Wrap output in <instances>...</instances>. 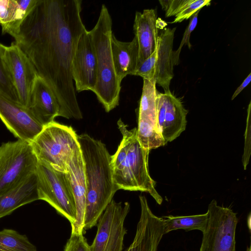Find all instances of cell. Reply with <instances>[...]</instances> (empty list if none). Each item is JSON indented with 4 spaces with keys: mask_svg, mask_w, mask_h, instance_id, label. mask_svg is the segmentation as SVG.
<instances>
[{
    "mask_svg": "<svg viewBox=\"0 0 251 251\" xmlns=\"http://www.w3.org/2000/svg\"><path fill=\"white\" fill-rule=\"evenodd\" d=\"M112 26L110 15L102 4L98 21L90 31L97 59V80L94 93L107 112L119 105L121 88L112 55Z\"/></svg>",
    "mask_w": 251,
    "mask_h": 251,
    "instance_id": "obj_4",
    "label": "cell"
},
{
    "mask_svg": "<svg viewBox=\"0 0 251 251\" xmlns=\"http://www.w3.org/2000/svg\"><path fill=\"white\" fill-rule=\"evenodd\" d=\"M141 215L132 243L125 251H157L164 235L163 218L154 215L144 196L140 195Z\"/></svg>",
    "mask_w": 251,
    "mask_h": 251,
    "instance_id": "obj_15",
    "label": "cell"
},
{
    "mask_svg": "<svg viewBox=\"0 0 251 251\" xmlns=\"http://www.w3.org/2000/svg\"><path fill=\"white\" fill-rule=\"evenodd\" d=\"M65 172L71 185L76 207V220L71 225V232L83 233L87 187L85 165L80 147L75 149L68 160Z\"/></svg>",
    "mask_w": 251,
    "mask_h": 251,
    "instance_id": "obj_16",
    "label": "cell"
},
{
    "mask_svg": "<svg viewBox=\"0 0 251 251\" xmlns=\"http://www.w3.org/2000/svg\"><path fill=\"white\" fill-rule=\"evenodd\" d=\"M2 45L0 43V92L19 103L16 92L2 56Z\"/></svg>",
    "mask_w": 251,
    "mask_h": 251,
    "instance_id": "obj_25",
    "label": "cell"
},
{
    "mask_svg": "<svg viewBox=\"0 0 251 251\" xmlns=\"http://www.w3.org/2000/svg\"><path fill=\"white\" fill-rule=\"evenodd\" d=\"M36 175L39 200L47 202L73 225L76 220L75 203L66 172L38 161Z\"/></svg>",
    "mask_w": 251,
    "mask_h": 251,
    "instance_id": "obj_6",
    "label": "cell"
},
{
    "mask_svg": "<svg viewBox=\"0 0 251 251\" xmlns=\"http://www.w3.org/2000/svg\"><path fill=\"white\" fill-rule=\"evenodd\" d=\"M111 48L114 69L120 82L127 75H133L139 56V46L136 37L129 42L118 40L113 34Z\"/></svg>",
    "mask_w": 251,
    "mask_h": 251,
    "instance_id": "obj_22",
    "label": "cell"
},
{
    "mask_svg": "<svg viewBox=\"0 0 251 251\" xmlns=\"http://www.w3.org/2000/svg\"><path fill=\"white\" fill-rule=\"evenodd\" d=\"M77 92H94L97 80V59L91 32L86 29L79 38L72 64Z\"/></svg>",
    "mask_w": 251,
    "mask_h": 251,
    "instance_id": "obj_13",
    "label": "cell"
},
{
    "mask_svg": "<svg viewBox=\"0 0 251 251\" xmlns=\"http://www.w3.org/2000/svg\"><path fill=\"white\" fill-rule=\"evenodd\" d=\"M85 171L87 193L84 230L97 225L118 190L113 179L111 155L101 141L87 134L78 135Z\"/></svg>",
    "mask_w": 251,
    "mask_h": 251,
    "instance_id": "obj_2",
    "label": "cell"
},
{
    "mask_svg": "<svg viewBox=\"0 0 251 251\" xmlns=\"http://www.w3.org/2000/svg\"><path fill=\"white\" fill-rule=\"evenodd\" d=\"M164 222V234L176 229H184L185 231L199 230L203 232L207 226L208 215L206 213L184 216L172 215L162 217Z\"/></svg>",
    "mask_w": 251,
    "mask_h": 251,
    "instance_id": "obj_23",
    "label": "cell"
},
{
    "mask_svg": "<svg viewBox=\"0 0 251 251\" xmlns=\"http://www.w3.org/2000/svg\"><path fill=\"white\" fill-rule=\"evenodd\" d=\"M208 219L200 251H235L236 214L219 206L213 200L208 205Z\"/></svg>",
    "mask_w": 251,
    "mask_h": 251,
    "instance_id": "obj_8",
    "label": "cell"
},
{
    "mask_svg": "<svg viewBox=\"0 0 251 251\" xmlns=\"http://www.w3.org/2000/svg\"><path fill=\"white\" fill-rule=\"evenodd\" d=\"M188 111L170 90L158 92L157 123L159 133L167 143L172 142L185 130Z\"/></svg>",
    "mask_w": 251,
    "mask_h": 251,
    "instance_id": "obj_14",
    "label": "cell"
},
{
    "mask_svg": "<svg viewBox=\"0 0 251 251\" xmlns=\"http://www.w3.org/2000/svg\"><path fill=\"white\" fill-rule=\"evenodd\" d=\"M158 93L154 81L143 79L137 133L141 145L149 150L160 147L164 141L157 123Z\"/></svg>",
    "mask_w": 251,
    "mask_h": 251,
    "instance_id": "obj_11",
    "label": "cell"
},
{
    "mask_svg": "<svg viewBox=\"0 0 251 251\" xmlns=\"http://www.w3.org/2000/svg\"><path fill=\"white\" fill-rule=\"evenodd\" d=\"M30 144L38 161L63 172L74 151L80 147L74 129L54 121L45 126Z\"/></svg>",
    "mask_w": 251,
    "mask_h": 251,
    "instance_id": "obj_5",
    "label": "cell"
},
{
    "mask_svg": "<svg viewBox=\"0 0 251 251\" xmlns=\"http://www.w3.org/2000/svg\"><path fill=\"white\" fill-rule=\"evenodd\" d=\"M129 210L128 202L111 201L98 222L97 232L89 251H123L127 233L124 222Z\"/></svg>",
    "mask_w": 251,
    "mask_h": 251,
    "instance_id": "obj_9",
    "label": "cell"
},
{
    "mask_svg": "<svg viewBox=\"0 0 251 251\" xmlns=\"http://www.w3.org/2000/svg\"><path fill=\"white\" fill-rule=\"evenodd\" d=\"M38 160L30 143L18 140L0 147V194L17 186L36 171Z\"/></svg>",
    "mask_w": 251,
    "mask_h": 251,
    "instance_id": "obj_7",
    "label": "cell"
},
{
    "mask_svg": "<svg viewBox=\"0 0 251 251\" xmlns=\"http://www.w3.org/2000/svg\"><path fill=\"white\" fill-rule=\"evenodd\" d=\"M251 80V73L247 76L244 79L242 84L237 88L231 97V100H233L239 93L248 85Z\"/></svg>",
    "mask_w": 251,
    "mask_h": 251,
    "instance_id": "obj_29",
    "label": "cell"
},
{
    "mask_svg": "<svg viewBox=\"0 0 251 251\" xmlns=\"http://www.w3.org/2000/svg\"><path fill=\"white\" fill-rule=\"evenodd\" d=\"M28 108L43 126L59 115V106L54 93L39 76L33 85Z\"/></svg>",
    "mask_w": 251,
    "mask_h": 251,
    "instance_id": "obj_19",
    "label": "cell"
},
{
    "mask_svg": "<svg viewBox=\"0 0 251 251\" xmlns=\"http://www.w3.org/2000/svg\"><path fill=\"white\" fill-rule=\"evenodd\" d=\"M1 52L16 92L19 103L28 108L31 94L39 76L29 59L15 42L2 45Z\"/></svg>",
    "mask_w": 251,
    "mask_h": 251,
    "instance_id": "obj_10",
    "label": "cell"
},
{
    "mask_svg": "<svg viewBox=\"0 0 251 251\" xmlns=\"http://www.w3.org/2000/svg\"><path fill=\"white\" fill-rule=\"evenodd\" d=\"M210 0H185V1L179 12L175 16L172 23L181 22L187 20L196 12L200 10L203 7L210 4Z\"/></svg>",
    "mask_w": 251,
    "mask_h": 251,
    "instance_id": "obj_26",
    "label": "cell"
},
{
    "mask_svg": "<svg viewBox=\"0 0 251 251\" xmlns=\"http://www.w3.org/2000/svg\"><path fill=\"white\" fill-rule=\"evenodd\" d=\"M0 119L15 137L29 143L44 126L29 109L0 92Z\"/></svg>",
    "mask_w": 251,
    "mask_h": 251,
    "instance_id": "obj_12",
    "label": "cell"
},
{
    "mask_svg": "<svg viewBox=\"0 0 251 251\" xmlns=\"http://www.w3.org/2000/svg\"><path fill=\"white\" fill-rule=\"evenodd\" d=\"M200 11V10L198 11L190 17L189 24L184 32L183 37L178 48L176 50L173 51V58L174 65H176L179 63V54L183 46L186 45L188 46L189 49L192 47L190 42V37L191 33L193 31L197 25L198 15Z\"/></svg>",
    "mask_w": 251,
    "mask_h": 251,
    "instance_id": "obj_27",
    "label": "cell"
},
{
    "mask_svg": "<svg viewBox=\"0 0 251 251\" xmlns=\"http://www.w3.org/2000/svg\"><path fill=\"white\" fill-rule=\"evenodd\" d=\"M117 125L122 139L117 151L111 155V164L114 183L118 190L148 192L161 204L162 198L156 191L155 182L149 172L150 151L140 144L137 128L128 129L121 119L118 120Z\"/></svg>",
    "mask_w": 251,
    "mask_h": 251,
    "instance_id": "obj_3",
    "label": "cell"
},
{
    "mask_svg": "<svg viewBox=\"0 0 251 251\" xmlns=\"http://www.w3.org/2000/svg\"><path fill=\"white\" fill-rule=\"evenodd\" d=\"M89 246L83 233L71 232L70 238L65 246L64 251H89Z\"/></svg>",
    "mask_w": 251,
    "mask_h": 251,
    "instance_id": "obj_28",
    "label": "cell"
},
{
    "mask_svg": "<svg viewBox=\"0 0 251 251\" xmlns=\"http://www.w3.org/2000/svg\"><path fill=\"white\" fill-rule=\"evenodd\" d=\"M176 29V27L167 28L161 31L158 35L156 48L150 55L156 84L162 87L164 92L170 90V82L174 76L173 47Z\"/></svg>",
    "mask_w": 251,
    "mask_h": 251,
    "instance_id": "obj_17",
    "label": "cell"
},
{
    "mask_svg": "<svg viewBox=\"0 0 251 251\" xmlns=\"http://www.w3.org/2000/svg\"><path fill=\"white\" fill-rule=\"evenodd\" d=\"M0 251H38L24 234L9 228L0 230Z\"/></svg>",
    "mask_w": 251,
    "mask_h": 251,
    "instance_id": "obj_24",
    "label": "cell"
},
{
    "mask_svg": "<svg viewBox=\"0 0 251 251\" xmlns=\"http://www.w3.org/2000/svg\"><path fill=\"white\" fill-rule=\"evenodd\" d=\"M81 11L80 0H38L14 38L54 93L59 116L68 119L82 118L72 74L77 44L86 29Z\"/></svg>",
    "mask_w": 251,
    "mask_h": 251,
    "instance_id": "obj_1",
    "label": "cell"
},
{
    "mask_svg": "<svg viewBox=\"0 0 251 251\" xmlns=\"http://www.w3.org/2000/svg\"><path fill=\"white\" fill-rule=\"evenodd\" d=\"M158 19L155 9L137 11L133 25V32L139 46L137 64L148 58L155 50L158 42Z\"/></svg>",
    "mask_w": 251,
    "mask_h": 251,
    "instance_id": "obj_18",
    "label": "cell"
},
{
    "mask_svg": "<svg viewBox=\"0 0 251 251\" xmlns=\"http://www.w3.org/2000/svg\"><path fill=\"white\" fill-rule=\"evenodd\" d=\"M38 0H0V25L2 34L14 38L18 34L25 18L36 6Z\"/></svg>",
    "mask_w": 251,
    "mask_h": 251,
    "instance_id": "obj_21",
    "label": "cell"
},
{
    "mask_svg": "<svg viewBox=\"0 0 251 251\" xmlns=\"http://www.w3.org/2000/svg\"><path fill=\"white\" fill-rule=\"evenodd\" d=\"M37 200L39 198L35 172L17 186L0 194V219Z\"/></svg>",
    "mask_w": 251,
    "mask_h": 251,
    "instance_id": "obj_20",
    "label": "cell"
}]
</instances>
